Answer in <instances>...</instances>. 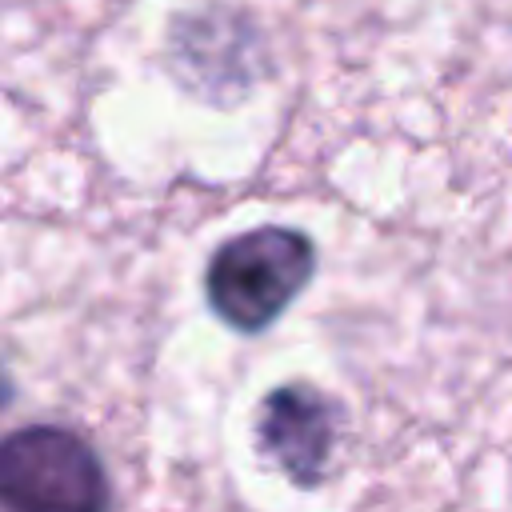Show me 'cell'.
Instances as JSON below:
<instances>
[{
    "label": "cell",
    "mask_w": 512,
    "mask_h": 512,
    "mask_svg": "<svg viewBox=\"0 0 512 512\" xmlns=\"http://www.w3.org/2000/svg\"><path fill=\"white\" fill-rule=\"evenodd\" d=\"M316 272V244L288 224H260L216 244L204 268V300L232 332L272 328Z\"/></svg>",
    "instance_id": "cell-1"
},
{
    "label": "cell",
    "mask_w": 512,
    "mask_h": 512,
    "mask_svg": "<svg viewBox=\"0 0 512 512\" xmlns=\"http://www.w3.org/2000/svg\"><path fill=\"white\" fill-rule=\"evenodd\" d=\"M4 512H108L112 488L96 448L60 424H24L0 448Z\"/></svg>",
    "instance_id": "cell-2"
},
{
    "label": "cell",
    "mask_w": 512,
    "mask_h": 512,
    "mask_svg": "<svg viewBox=\"0 0 512 512\" xmlns=\"http://www.w3.org/2000/svg\"><path fill=\"white\" fill-rule=\"evenodd\" d=\"M252 428L260 456L276 472H284L296 488H316L328 476L340 440V408L320 388L292 380L260 400Z\"/></svg>",
    "instance_id": "cell-3"
}]
</instances>
